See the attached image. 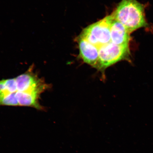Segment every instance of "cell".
Instances as JSON below:
<instances>
[{
	"mask_svg": "<svg viewBox=\"0 0 153 153\" xmlns=\"http://www.w3.org/2000/svg\"><path fill=\"white\" fill-rule=\"evenodd\" d=\"M145 9V5L137 0H122L111 15L131 33L148 26Z\"/></svg>",
	"mask_w": 153,
	"mask_h": 153,
	"instance_id": "6da1fadb",
	"label": "cell"
},
{
	"mask_svg": "<svg viewBox=\"0 0 153 153\" xmlns=\"http://www.w3.org/2000/svg\"><path fill=\"white\" fill-rule=\"evenodd\" d=\"M34 66L32 65L27 71L14 78V91L11 94L7 95L14 99L16 102L17 98L21 95L30 94L40 97L42 93L51 88V85L46 83L45 80L40 78L37 74L34 72Z\"/></svg>",
	"mask_w": 153,
	"mask_h": 153,
	"instance_id": "7a4b0ae2",
	"label": "cell"
},
{
	"mask_svg": "<svg viewBox=\"0 0 153 153\" xmlns=\"http://www.w3.org/2000/svg\"><path fill=\"white\" fill-rule=\"evenodd\" d=\"M129 45H120L110 42L99 49V60L96 69L105 78V71L109 67L120 61L131 62Z\"/></svg>",
	"mask_w": 153,
	"mask_h": 153,
	"instance_id": "3957f363",
	"label": "cell"
},
{
	"mask_svg": "<svg viewBox=\"0 0 153 153\" xmlns=\"http://www.w3.org/2000/svg\"><path fill=\"white\" fill-rule=\"evenodd\" d=\"M111 15L87 27L79 35L99 49L111 42Z\"/></svg>",
	"mask_w": 153,
	"mask_h": 153,
	"instance_id": "277c9868",
	"label": "cell"
},
{
	"mask_svg": "<svg viewBox=\"0 0 153 153\" xmlns=\"http://www.w3.org/2000/svg\"><path fill=\"white\" fill-rule=\"evenodd\" d=\"M79 56L83 62L96 69L99 60L97 48L79 36L77 38Z\"/></svg>",
	"mask_w": 153,
	"mask_h": 153,
	"instance_id": "5b68a950",
	"label": "cell"
},
{
	"mask_svg": "<svg viewBox=\"0 0 153 153\" xmlns=\"http://www.w3.org/2000/svg\"><path fill=\"white\" fill-rule=\"evenodd\" d=\"M112 19L110 30L111 42L118 45H129L131 33L123 25Z\"/></svg>",
	"mask_w": 153,
	"mask_h": 153,
	"instance_id": "8992f818",
	"label": "cell"
}]
</instances>
